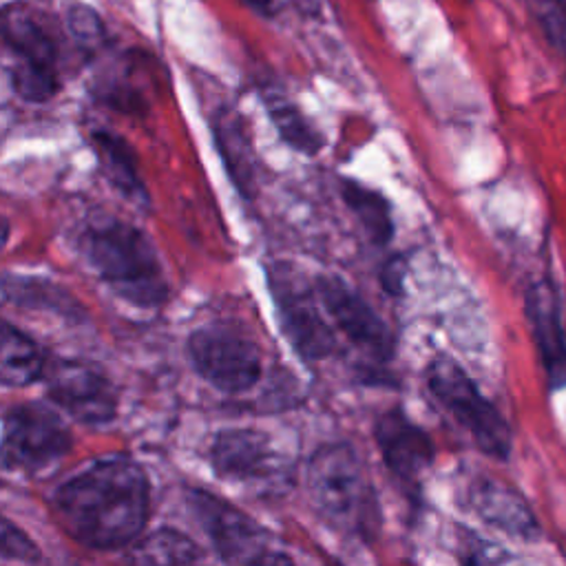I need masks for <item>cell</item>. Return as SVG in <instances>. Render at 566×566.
<instances>
[{"label":"cell","mask_w":566,"mask_h":566,"mask_svg":"<svg viewBox=\"0 0 566 566\" xmlns=\"http://www.w3.org/2000/svg\"><path fill=\"white\" fill-rule=\"evenodd\" d=\"M150 484L124 455L99 458L53 493V511L75 542L111 551L139 537L148 520Z\"/></svg>","instance_id":"1"},{"label":"cell","mask_w":566,"mask_h":566,"mask_svg":"<svg viewBox=\"0 0 566 566\" xmlns=\"http://www.w3.org/2000/svg\"><path fill=\"white\" fill-rule=\"evenodd\" d=\"M305 486L318 517L340 535L371 544L382 524V509L365 462L352 442H325L314 449Z\"/></svg>","instance_id":"2"},{"label":"cell","mask_w":566,"mask_h":566,"mask_svg":"<svg viewBox=\"0 0 566 566\" xmlns=\"http://www.w3.org/2000/svg\"><path fill=\"white\" fill-rule=\"evenodd\" d=\"M424 382L438 407L489 458L506 462L513 451V431L502 411L480 391L475 380L451 356H436L424 369Z\"/></svg>","instance_id":"4"},{"label":"cell","mask_w":566,"mask_h":566,"mask_svg":"<svg viewBox=\"0 0 566 566\" xmlns=\"http://www.w3.org/2000/svg\"><path fill=\"white\" fill-rule=\"evenodd\" d=\"M0 290L7 298H11L18 305L49 307L62 314H73V307H75L73 298L64 290L42 279L7 274L0 279Z\"/></svg>","instance_id":"22"},{"label":"cell","mask_w":566,"mask_h":566,"mask_svg":"<svg viewBox=\"0 0 566 566\" xmlns=\"http://www.w3.org/2000/svg\"><path fill=\"white\" fill-rule=\"evenodd\" d=\"M44 356L40 347L18 327L0 318V382L24 387L42 378Z\"/></svg>","instance_id":"18"},{"label":"cell","mask_w":566,"mask_h":566,"mask_svg":"<svg viewBox=\"0 0 566 566\" xmlns=\"http://www.w3.org/2000/svg\"><path fill=\"white\" fill-rule=\"evenodd\" d=\"M188 356L195 371L223 394L250 391L263 376L256 340L226 325H206L190 334Z\"/></svg>","instance_id":"6"},{"label":"cell","mask_w":566,"mask_h":566,"mask_svg":"<svg viewBox=\"0 0 566 566\" xmlns=\"http://www.w3.org/2000/svg\"><path fill=\"white\" fill-rule=\"evenodd\" d=\"M46 369V365H44ZM49 398L84 424H106L117 413V394L104 374L86 363L55 360L46 371Z\"/></svg>","instance_id":"11"},{"label":"cell","mask_w":566,"mask_h":566,"mask_svg":"<svg viewBox=\"0 0 566 566\" xmlns=\"http://www.w3.org/2000/svg\"><path fill=\"white\" fill-rule=\"evenodd\" d=\"M265 279L279 314V325L296 356L307 365L329 358L336 352L338 340L334 325L316 296L314 283H310L294 263L285 261L270 263L265 268Z\"/></svg>","instance_id":"5"},{"label":"cell","mask_w":566,"mask_h":566,"mask_svg":"<svg viewBox=\"0 0 566 566\" xmlns=\"http://www.w3.org/2000/svg\"><path fill=\"white\" fill-rule=\"evenodd\" d=\"M0 35L20 55L22 62L55 69V42L29 4L9 2L0 9Z\"/></svg>","instance_id":"15"},{"label":"cell","mask_w":566,"mask_h":566,"mask_svg":"<svg viewBox=\"0 0 566 566\" xmlns=\"http://www.w3.org/2000/svg\"><path fill=\"white\" fill-rule=\"evenodd\" d=\"M203 557L201 548L175 528H159L139 539L128 559L142 564H192Z\"/></svg>","instance_id":"21"},{"label":"cell","mask_w":566,"mask_h":566,"mask_svg":"<svg viewBox=\"0 0 566 566\" xmlns=\"http://www.w3.org/2000/svg\"><path fill=\"white\" fill-rule=\"evenodd\" d=\"M66 20H69L71 33H73L77 40H82V42H95L97 38L104 35L102 20H99L97 11H95L93 7H88V4L75 2L73 7H69Z\"/></svg>","instance_id":"26"},{"label":"cell","mask_w":566,"mask_h":566,"mask_svg":"<svg viewBox=\"0 0 566 566\" xmlns=\"http://www.w3.org/2000/svg\"><path fill=\"white\" fill-rule=\"evenodd\" d=\"M467 506L491 528L506 533L509 537L522 542H537L542 537V526L520 491L506 482L475 473L464 486Z\"/></svg>","instance_id":"13"},{"label":"cell","mask_w":566,"mask_h":566,"mask_svg":"<svg viewBox=\"0 0 566 566\" xmlns=\"http://www.w3.org/2000/svg\"><path fill=\"white\" fill-rule=\"evenodd\" d=\"M214 139H217L219 153L226 161L230 177L243 192H250L254 159L250 153L245 130L241 126V117L237 113H228V111L219 113L214 119Z\"/></svg>","instance_id":"19"},{"label":"cell","mask_w":566,"mask_h":566,"mask_svg":"<svg viewBox=\"0 0 566 566\" xmlns=\"http://www.w3.org/2000/svg\"><path fill=\"white\" fill-rule=\"evenodd\" d=\"M374 440L389 475L400 484L407 497L418 500L424 471L433 464L436 447L424 427L394 405L374 422Z\"/></svg>","instance_id":"10"},{"label":"cell","mask_w":566,"mask_h":566,"mask_svg":"<svg viewBox=\"0 0 566 566\" xmlns=\"http://www.w3.org/2000/svg\"><path fill=\"white\" fill-rule=\"evenodd\" d=\"M524 316L544 369L548 391L566 387V329L557 285L548 279H535L524 287Z\"/></svg>","instance_id":"12"},{"label":"cell","mask_w":566,"mask_h":566,"mask_svg":"<svg viewBox=\"0 0 566 566\" xmlns=\"http://www.w3.org/2000/svg\"><path fill=\"white\" fill-rule=\"evenodd\" d=\"M314 290L325 314L329 316V323L347 338L352 347L376 365H387L394 360L396 336L365 296H360L336 274H318L314 279Z\"/></svg>","instance_id":"9"},{"label":"cell","mask_w":566,"mask_h":566,"mask_svg":"<svg viewBox=\"0 0 566 566\" xmlns=\"http://www.w3.org/2000/svg\"><path fill=\"white\" fill-rule=\"evenodd\" d=\"M82 252L91 268L119 296L137 305H159L168 281L150 239L130 223L106 219L82 234Z\"/></svg>","instance_id":"3"},{"label":"cell","mask_w":566,"mask_h":566,"mask_svg":"<svg viewBox=\"0 0 566 566\" xmlns=\"http://www.w3.org/2000/svg\"><path fill=\"white\" fill-rule=\"evenodd\" d=\"M338 186L340 199L360 223L365 237L378 248L389 245L396 234V221L389 199L380 190L369 188L367 184H360L352 177H343Z\"/></svg>","instance_id":"17"},{"label":"cell","mask_w":566,"mask_h":566,"mask_svg":"<svg viewBox=\"0 0 566 566\" xmlns=\"http://www.w3.org/2000/svg\"><path fill=\"white\" fill-rule=\"evenodd\" d=\"M405 274H407V261L402 259V254H391L389 259H385V263L380 265L378 279H380V287L385 290V294L398 298L405 292Z\"/></svg>","instance_id":"28"},{"label":"cell","mask_w":566,"mask_h":566,"mask_svg":"<svg viewBox=\"0 0 566 566\" xmlns=\"http://www.w3.org/2000/svg\"><path fill=\"white\" fill-rule=\"evenodd\" d=\"M261 102L265 113L276 128L279 137L296 153L314 157L325 146L321 130L312 124V119L298 108L294 99H290L279 86H268L261 91Z\"/></svg>","instance_id":"16"},{"label":"cell","mask_w":566,"mask_h":566,"mask_svg":"<svg viewBox=\"0 0 566 566\" xmlns=\"http://www.w3.org/2000/svg\"><path fill=\"white\" fill-rule=\"evenodd\" d=\"M210 464L223 480L256 482L268 480L276 471V451L265 431L234 427L214 436Z\"/></svg>","instance_id":"14"},{"label":"cell","mask_w":566,"mask_h":566,"mask_svg":"<svg viewBox=\"0 0 566 566\" xmlns=\"http://www.w3.org/2000/svg\"><path fill=\"white\" fill-rule=\"evenodd\" d=\"M93 139L111 184L135 203H148V192L144 188V181L137 175L135 157L126 146V142L111 133H95Z\"/></svg>","instance_id":"20"},{"label":"cell","mask_w":566,"mask_h":566,"mask_svg":"<svg viewBox=\"0 0 566 566\" xmlns=\"http://www.w3.org/2000/svg\"><path fill=\"white\" fill-rule=\"evenodd\" d=\"M13 88L27 102H46L60 88L57 69L20 60L13 69Z\"/></svg>","instance_id":"23"},{"label":"cell","mask_w":566,"mask_h":566,"mask_svg":"<svg viewBox=\"0 0 566 566\" xmlns=\"http://www.w3.org/2000/svg\"><path fill=\"white\" fill-rule=\"evenodd\" d=\"M248 9L263 18H274L279 13V2L276 0H241Z\"/></svg>","instance_id":"29"},{"label":"cell","mask_w":566,"mask_h":566,"mask_svg":"<svg viewBox=\"0 0 566 566\" xmlns=\"http://www.w3.org/2000/svg\"><path fill=\"white\" fill-rule=\"evenodd\" d=\"M0 557L20 562L40 559V548L4 515H0Z\"/></svg>","instance_id":"25"},{"label":"cell","mask_w":566,"mask_h":566,"mask_svg":"<svg viewBox=\"0 0 566 566\" xmlns=\"http://www.w3.org/2000/svg\"><path fill=\"white\" fill-rule=\"evenodd\" d=\"M460 548L464 551L462 553V562H469V564H484V562H504L509 559V555L497 546V544H491L489 539L462 528L460 533Z\"/></svg>","instance_id":"27"},{"label":"cell","mask_w":566,"mask_h":566,"mask_svg":"<svg viewBox=\"0 0 566 566\" xmlns=\"http://www.w3.org/2000/svg\"><path fill=\"white\" fill-rule=\"evenodd\" d=\"M188 504L210 537L217 555L230 564H290L292 557L272 548L265 526L210 491L195 489Z\"/></svg>","instance_id":"8"},{"label":"cell","mask_w":566,"mask_h":566,"mask_svg":"<svg viewBox=\"0 0 566 566\" xmlns=\"http://www.w3.org/2000/svg\"><path fill=\"white\" fill-rule=\"evenodd\" d=\"M73 438L55 409L42 402L18 405L7 411L0 438V464L38 473L71 451Z\"/></svg>","instance_id":"7"},{"label":"cell","mask_w":566,"mask_h":566,"mask_svg":"<svg viewBox=\"0 0 566 566\" xmlns=\"http://www.w3.org/2000/svg\"><path fill=\"white\" fill-rule=\"evenodd\" d=\"M7 239H9V223H7L4 217H0V250L4 248Z\"/></svg>","instance_id":"30"},{"label":"cell","mask_w":566,"mask_h":566,"mask_svg":"<svg viewBox=\"0 0 566 566\" xmlns=\"http://www.w3.org/2000/svg\"><path fill=\"white\" fill-rule=\"evenodd\" d=\"M548 44L566 60V0H526Z\"/></svg>","instance_id":"24"}]
</instances>
